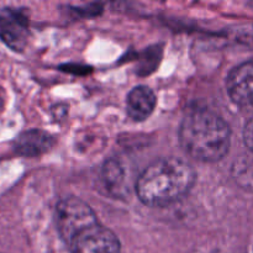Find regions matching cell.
Returning <instances> with one entry per match:
<instances>
[{
    "label": "cell",
    "mask_w": 253,
    "mask_h": 253,
    "mask_svg": "<svg viewBox=\"0 0 253 253\" xmlns=\"http://www.w3.org/2000/svg\"><path fill=\"white\" fill-rule=\"evenodd\" d=\"M244 141L247 147L250 148V151L253 152V116L247 121L246 126H245Z\"/></svg>",
    "instance_id": "obj_10"
},
{
    "label": "cell",
    "mask_w": 253,
    "mask_h": 253,
    "mask_svg": "<svg viewBox=\"0 0 253 253\" xmlns=\"http://www.w3.org/2000/svg\"><path fill=\"white\" fill-rule=\"evenodd\" d=\"M195 170L184 160L167 157L145 168L136 182V193L148 207H166L182 199L195 183Z\"/></svg>",
    "instance_id": "obj_1"
},
{
    "label": "cell",
    "mask_w": 253,
    "mask_h": 253,
    "mask_svg": "<svg viewBox=\"0 0 253 253\" xmlns=\"http://www.w3.org/2000/svg\"><path fill=\"white\" fill-rule=\"evenodd\" d=\"M56 221L58 232L64 242L78 230L98 221L94 210L79 198H64L57 204Z\"/></svg>",
    "instance_id": "obj_4"
},
{
    "label": "cell",
    "mask_w": 253,
    "mask_h": 253,
    "mask_svg": "<svg viewBox=\"0 0 253 253\" xmlns=\"http://www.w3.org/2000/svg\"><path fill=\"white\" fill-rule=\"evenodd\" d=\"M226 89L234 104L253 113V61L241 63L230 72Z\"/></svg>",
    "instance_id": "obj_6"
},
{
    "label": "cell",
    "mask_w": 253,
    "mask_h": 253,
    "mask_svg": "<svg viewBox=\"0 0 253 253\" xmlns=\"http://www.w3.org/2000/svg\"><path fill=\"white\" fill-rule=\"evenodd\" d=\"M156 103L157 99L152 89L146 85L135 86L126 99L128 116L135 121L146 120L155 110Z\"/></svg>",
    "instance_id": "obj_8"
},
{
    "label": "cell",
    "mask_w": 253,
    "mask_h": 253,
    "mask_svg": "<svg viewBox=\"0 0 253 253\" xmlns=\"http://www.w3.org/2000/svg\"><path fill=\"white\" fill-rule=\"evenodd\" d=\"M30 37L29 16L22 9H0V40L12 51L21 52Z\"/></svg>",
    "instance_id": "obj_5"
},
{
    "label": "cell",
    "mask_w": 253,
    "mask_h": 253,
    "mask_svg": "<svg viewBox=\"0 0 253 253\" xmlns=\"http://www.w3.org/2000/svg\"><path fill=\"white\" fill-rule=\"evenodd\" d=\"M66 244L72 253H120L118 236L99 220L78 230Z\"/></svg>",
    "instance_id": "obj_3"
},
{
    "label": "cell",
    "mask_w": 253,
    "mask_h": 253,
    "mask_svg": "<svg viewBox=\"0 0 253 253\" xmlns=\"http://www.w3.org/2000/svg\"><path fill=\"white\" fill-rule=\"evenodd\" d=\"M101 175L106 189L110 190L113 194L120 195L125 192L126 169L120 161L116 158L106 161L101 170Z\"/></svg>",
    "instance_id": "obj_9"
},
{
    "label": "cell",
    "mask_w": 253,
    "mask_h": 253,
    "mask_svg": "<svg viewBox=\"0 0 253 253\" xmlns=\"http://www.w3.org/2000/svg\"><path fill=\"white\" fill-rule=\"evenodd\" d=\"M54 145V138L42 130H29L17 136L14 150L25 157H37L46 153Z\"/></svg>",
    "instance_id": "obj_7"
},
{
    "label": "cell",
    "mask_w": 253,
    "mask_h": 253,
    "mask_svg": "<svg viewBox=\"0 0 253 253\" xmlns=\"http://www.w3.org/2000/svg\"><path fill=\"white\" fill-rule=\"evenodd\" d=\"M179 142L185 153L200 162H217L231 145L229 125L212 111L197 109L188 113L179 127Z\"/></svg>",
    "instance_id": "obj_2"
}]
</instances>
